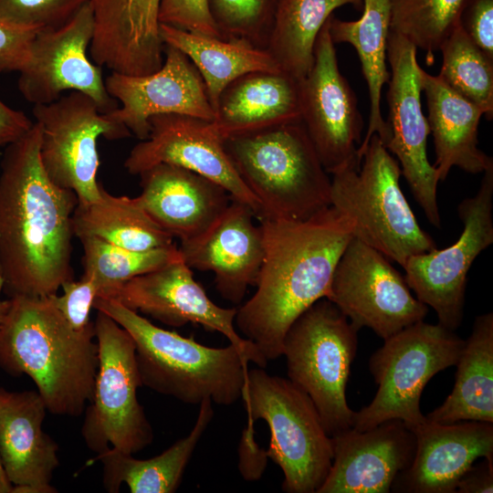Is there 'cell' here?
Masks as SVG:
<instances>
[{"mask_svg":"<svg viewBox=\"0 0 493 493\" xmlns=\"http://www.w3.org/2000/svg\"><path fill=\"white\" fill-rule=\"evenodd\" d=\"M33 123L23 111L12 109L0 100V147L20 138Z\"/></svg>","mask_w":493,"mask_h":493,"instance_id":"obj_45","label":"cell"},{"mask_svg":"<svg viewBox=\"0 0 493 493\" xmlns=\"http://www.w3.org/2000/svg\"><path fill=\"white\" fill-rule=\"evenodd\" d=\"M11 300L10 299H2V294L0 293V327L5 320V317L9 309Z\"/></svg>","mask_w":493,"mask_h":493,"instance_id":"obj_47","label":"cell"},{"mask_svg":"<svg viewBox=\"0 0 493 493\" xmlns=\"http://www.w3.org/2000/svg\"><path fill=\"white\" fill-rule=\"evenodd\" d=\"M72 222L79 239L97 237L132 250L174 245V237L150 217L137 197L115 196L103 186L97 201L77 205Z\"/></svg>","mask_w":493,"mask_h":493,"instance_id":"obj_32","label":"cell"},{"mask_svg":"<svg viewBox=\"0 0 493 493\" xmlns=\"http://www.w3.org/2000/svg\"><path fill=\"white\" fill-rule=\"evenodd\" d=\"M458 25L465 34L493 59V0H466Z\"/></svg>","mask_w":493,"mask_h":493,"instance_id":"obj_42","label":"cell"},{"mask_svg":"<svg viewBox=\"0 0 493 493\" xmlns=\"http://www.w3.org/2000/svg\"><path fill=\"white\" fill-rule=\"evenodd\" d=\"M214 110L223 140L301 121L299 80L283 71L244 74L222 90Z\"/></svg>","mask_w":493,"mask_h":493,"instance_id":"obj_26","label":"cell"},{"mask_svg":"<svg viewBox=\"0 0 493 493\" xmlns=\"http://www.w3.org/2000/svg\"><path fill=\"white\" fill-rule=\"evenodd\" d=\"M416 47L403 36L389 31L387 59L391 68L387 101L390 136L384 147L395 155L401 173L429 223L441 227L437 203L438 174L426 154L430 134L421 105V67Z\"/></svg>","mask_w":493,"mask_h":493,"instance_id":"obj_14","label":"cell"},{"mask_svg":"<svg viewBox=\"0 0 493 493\" xmlns=\"http://www.w3.org/2000/svg\"><path fill=\"white\" fill-rule=\"evenodd\" d=\"M346 5H361L362 0H277L266 49L279 69L298 80L304 79L313 65L321 27Z\"/></svg>","mask_w":493,"mask_h":493,"instance_id":"obj_33","label":"cell"},{"mask_svg":"<svg viewBox=\"0 0 493 493\" xmlns=\"http://www.w3.org/2000/svg\"><path fill=\"white\" fill-rule=\"evenodd\" d=\"M165 58L156 71L144 76L117 72L105 79L109 94L121 104L105 113L141 141L150 131L149 120L159 114H183L213 121L215 111L205 82L178 48L164 45Z\"/></svg>","mask_w":493,"mask_h":493,"instance_id":"obj_19","label":"cell"},{"mask_svg":"<svg viewBox=\"0 0 493 493\" xmlns=\"http://www.w3.org/2000/svg\"><path fill=\"white\" fill-rule=\"evenodd\" d=\"M493 462L483 461L472 465L460 477L456 493H492Z\"/></svg>","mask_w":493,"mask_h":493,"instance_id":"obj_44","label":"cell"},{"mask_svg":"<svg viewBox=\"0 0 493 493\" xmlns=\"http://www.w3.org/2000/svg\"><path fill=\"white\" fill-rule=\"evenodd\" d=\"M442 67L438 77L453 90L478 106L488 120L493 117V59H490L459 25L440 46Z\"/></svg>","mask_w":493,"mask_h":493,"instance_id":"obj_35","label":"cell"},{"mask_svg":"<svg viewBox=\"0 0 493 493\" xmlns=\"http://www.w3.org/2000/svg\"><path fill=\"white\" fill-rule=\"evenodd\" d=\"M47 405L35 391L0 387V460L12 493H54L58 444L43 430Z\"/></svg>","mask_w":493,"mask_h":493,"instance_id":"obj_23","label":"cell"},{"mask_svg":"<svg viewBox=\"0 0 493 493\" xmlns=\"http://www.w3.org/2000/svg\"><path fill=\"white\" fill-rule=\"evenodd\" d=\"M421 85L435 144L433 165L439 181L446 180L452 167L477 174L492 166L493 159L478 148L477 131L483 110L423 68Z\"/></svg>","mask_w":493,"mask_h":493,"instance_id":"obj_27","label":"cell"},{"mask_svg":"<svg viewBox=\"0 0 493 493\" xmlns=\"http://www.w3.org/2000/svg\"><path fill=\"white\" fill-rule=\"evenodd\" d=\"M99 366L81 433L95 453L109 447L135 454L152 444L153 430L137 397L142 386L130 333L99 311L94 321Z\"/></svg>","mask_w":493,"mask_h":493,"instance_id":"obj_10","label":"cell"},{"mask_svg":"<svg viewBox=\"0 0 493 493\" xmlns=\"http://www.w3.org/2000/svg\"><path fill=\"white\" fill-rule=\"evenodd\" d=\"M334 45L327 20L316 39L313 65L299 80L301 123L330 174L361 163L357 149L363 128L356 96L340 72Z\"/></svg>","mask_w":493,"mask_h":493,"instance_id":"obj_16","label":"cell"},{"mask_svg":"<svg viewBox=\"0 0 493 493\" xmlns=\"http://www.w3.org/2000/svg\"><path fill=\"white\" fill-rule=\"evenodd\" d=\"M89 2L94 13L89 56L95 64L130 76L148 75L162 67L161 0Z\"/></svg>","mask_w":493,"mask_h":493,"instance_id":"obj_24","label":"cell"},{"mask_svg":"<svg viewBox=\"0 0 493 493\" xmlns=\"http://www.w3.org/2000/svg\"><path fill=\"white\" fill-rule=\"evenodd\" d=\"M13 485L7 479L0 460V493H12Z\"/></svg>","mask_w":493,"mask_h":493,"instance_id":"obj_46","label":"cell"},{"mask_svg":"<svg viewBox=\"0 0 493 493\" xmlns=\"http://www.w3.org/2000/svg\"><path fill=\"white\" fill-rule=\"evenodd\" d=\"M105 298L171 327L194 323L206 330L218 331L236 346L249 362L260 368L267 364V360L257 346L236 330L237 309L215 304L194 280L192 269L182 257L125 281Z\"/></svg>","mask_w":493,"mask_h":493,"instance_id":"obj_17","label":"cell"},{"mask_svg":"<svg viewBox=\"0 0 493 493\" xmlns=\"http://www.w3.org/2000/svg\"><path fill=\"white\" fill-rule=\"evenodd\" d=\"M330 438L332 463L318 493H389L416 450L414 432L399 419L364 431L351 427Z\"/></svg>","mask_w":493,"mask_h":493,"instance_id":"obj_20","label":"cell"},{"mask_svg":"<svg viewBox=\"0 0 493 493\" xmlns=\"http://www.w3.org/2000/svg\"><path fill=\"white\" fill-rule=\"evenodd\" d=\"M454 387L425 417L439 424L493 423V314L476 317L457 360Z\"/></svg>","mask_w":493,"mask_h":493,"instance_id":"obj_30","label":"cell"},{"mask_svg":"<svg viewBox=\"0 0 493 493\" xmlns=\"http://www.w3.org/2000/svg\"><path fill=\"white\" fill-rule=\"evenodd\" d=\"M197 419L189 435L179 439L162 454L137 459L109 447L88 462L96 461L103 467V486L108 492H119L126 484L131 493H173L179 488L184 469L214 416L213 402L205 400L200 404Z\"/></svg>","mask_w":493,"mask_h":493,"instance_id":"obj_28","label":"cell"},{"mask_svg":"<svg viewBox=\"0 0 493 493\" xmlns=\"http://www.w3.org/2000/svg\"><path fill=\"white\" fill-rule=\"evenodd\" d=\"M83 248V275L99 287L98 298H105L125 281L161 268L182 257L174 245L148 250H132L97 237L79 238Z\"/></svg>","mask_w":493,"mask_h":493,"instance_id":"obj_34","label":"cell"},{"mask_svg":"<svg viewBox=\"0 0 493 493\" xmlns=\"http://www.w3.org/2000/svg\"><path fill=\"white\" fill-rule=\"evenodd\" d=\"M398 161L377 134L368 142L361 163L332 173L331 206L353 225V236L402 267L414 255L435 249L400 187Z\"/></svg>","mask_w":493,"mask_h":493,"instance_id":"obj_6","label":"cell"},{"mask_svg":"<svg viewBox=\"0 0 493 493\" xmlns=\"http://www.w3.org/2000/svg\"><path fill=\"white\" fill-rule=\"evenodd\" d=\"M362 16L344 21L331 15L328 19L330 36L334 44L349 43L356 50L362 64L370 96V118L364 140L357 149L361 161L365 147L373 134L384 145L390 131L381 111L382 89L390 79L387 70V40L390 31V0H362Z\"/></svg>","mask_w":493,"mask_h":493,"instance_id":"obj_29","label":"cell"},{"mask_svg":"<svg viewBox=\"0 0 493 493\" xmlns=\"http://www.w3.org/2000/svg\"><path fill=\"white\" fill-rule=\"evenodd\" d=\"M265 255L255 294L236 325L267 360L282 355L293 321L327 298L335 267L352 238V222L333 206L302 221L260 219Z\"/></svg>","mask_w":493,"mask_h":493,"instance_id":"obj_2","label":"cell"},{"mask_svg":"<svg viewBox=\"0 0 493 493\" xmlns=\"http://www.w3.org/2000/svg\"><path fill=\"white\" fill-rule=\"evenodd\" d=\"M10 300L0 327V368L28 375L51 414L80 415L92 398L99 366L94 322L74 330L50 296Z\"/></svg>","mask_w":493,"mask_h":493,"instance_id":"obj_3","label":"cell"},{"mask_svg":"<svg viewBox=\"0 0 493 493\" xmlns=\"http://www.w3.org/2000/svg\"><path fill=\"white\" fill-rule=\"evenodd\" d=\"M358 330L327 298L302 312L282 345L288 380L314 404L330 436L352 427L346 387L358 350Z\"/></svg>","mask_w":493,"mask_h":493,"instance_id":"obj_8","label":"cell"},{"mask_svg":"<svg viewBox=\"0 0 493 493\" xmlns=\"http://www.w3.org/2000/svg\"><path fill=\"white\" fill-rule=\"evenodd\" d=\"M32 112L40 129L42 166L49 179L74 192L78 204L97 201L102 187L97 178L98 139H122L131 131L109 119L90 97L79 91L34 105Z\"/></svg>","mask_w":493,"mask_h":493,"instance_id":"obj_11","label":"cell"},{"mask_svg":"<svg viewBox=\"0 0 493 493\" xmlns=\"http://www.w3.org/2000/svg\"><path fill=\"white\" fill-rule=\"evenodd\" d=\"M241 398L247 424L264 420L270 431L267 457L282 470V490L318 493L331 467V438L311 399L288 379L263 368L247 371Z\"/></svg>","mask_w":493,"mask_h":493,"instance_id":"obj_7","label":"cell"},{"mask_svg":"<svg viewBox=\"0 0 493 493\" xmlns=\"http://www.w3.org/2000/svg\"><path fill=\"white\" fill-rule=\"evenodd\" d=\"M384 342L370 358L369 369L378 385L372 402L355 412L352 428L364 431L399 419L410 428L425 419L420 399L427 383L456 364L465 341L439 323H414Z\"/></svg>","mask_w":493,"mask_h":493,"instance_id":"obj_9","label":"cell"},{"mask_svg":"<svg viewBox=\"0 0 493 493\" xmlns=\"http://www.w3.org/2000/svg\"><path fill=\"white\" fill-rule=\"evenodd\" d=\"M262 218L307 220L331 205V180L301 121L224 140Z\"/></svg>","mask_w":493,"mask_h":493,"instance_id":"obj_5","label":"cell"},{"mask_svg":"<svg viewBox=\"0 0 493 493\" xmlns=\"http://www.w3.org/2000/svg\"><path fill=\"white\" fill-rule=\"evenodd\" d=\"M160 37L164 45L181 50L196 68L213 109L222 90L238 77L255 71H281L266 48L245 39L207 37L164 24H160Z\"/></svg>","mask_w":493,"mask_h":493,"instance_id":"obj_31","label":"cell"},{"mask_svg":"<svg viewBox=\"0 0 493 493\" xmlns=\"http://www.w3.org/2000/svg\"><path fill=\"white\" fill-rule=\"evenodd\" d=\"M89 0H0V18L24 27L57 28Z\"/></svg>","mask_w":493,"mask_h":493,"instance_id":"obj_38","label":"cell"},{"mask_svg":"<svg viewBox=\"0 0 493 493\" xmlns=\"http://www.w3.org/2000/svg\"><path fill=\"white\" fill-rule=\"evenodd\" d=\"M149 123L148 137L131 149L124 162L129 173L139 175L160 163L188 169L221 185L260 218V205L238 175L213 121L183 114H159L151 117Z\"/></svg>","mask_w":493,"mask_h":493,"instance_id":"obj_18","label":"cell"},{"mask_svg":"<svg viewBox=\"0 0 493 493\" xmlns=\"http://www.w3.org/2000/svg\"><path fill=\"white\" fill-rule=\"evenodd\" d=\"M223 38H241L266 48L277 0H207Z\"/></svg>","mask_w":493,"mask_h":493,"instance_id":"obj_37","label":"cell"},{"mask_svg":"<svg viewBox=\"0 0 493 493\" xmlns=\"http://www.w3.org/2000/svg\"><path fill=\"white\" fill-rule=\"evenodd\" d=\"M158 18L160 24L223 38L211 16L207 0H161Z\"/></svg>","mask_w":493,"mask_h":493,"instance_id":"obj_40","label":"cell"},{"mask_svg":"<svg viewBox=\"0 0 493 493\" xmlns=\"http://www.w3.org/2000/svg\"><path fill=\"white\" fill-rule=\"evenodd\" d=\"M255 216L249 205L232 198L204 233L178 247L191 269L214 273L217 291L234 304L256 285L264 259L263 232Z\"/></svg>","mask_w":493,"mask_h":493,"instance_id":"obj_21","label":"cell"},{"mask_svg":"<svg viewBox=\"0 0 493 493\" xmlns=\"http://www.w3.org/2000/svg\"><path fill=\"white\" fill-rule=\"evenodd\" d=\"M254 425L246 424L239 445V469L246 480H256L262 475L267 455L255 441Z\"/></svg>","mask_w":493,"mask_h":493,"instance_id":"obj_43","label":"cell"},{"mask_svg":"<svg viewBox=\"0 0 493 493\" xmlns=\"http://www.w3.org/2000/svg\"><path fill=\"white\" fill-rule=\"evenodd\" d=\"M93 33L89 1L65 25L38 30L29 60L19 72L17 86L25 100L34 105L47 104L64 91H79L90 97L102 113L115 110L118 101L106 89L101 67L87 53Z\"/></svg>","mask_w":493,"mask_h":493,"instance_id":"obj_15","label":"cell"},{"mask_svg":"<svg viewBox=\"0 0 493 493\" xmlns=\"http://www.w3.org/2000/svg\"><path fill=\"white\" fill-rule=\"evenodd\" d=\"M93 308L112 318L135 343L142 386L188 404L208 399L231 405L241 398L249 362L234 344L203 345L162 329L120 302L97 298Z\"/></svg>","mask_w":493,"mask_h":493,"instance_id":"obj_4","label":"cell"},{"mask_svg":"<svg viewBox=\"0 0 493 493\" xmlns=\"http://www.w3.org/2000/svg\"><path fill=\"white\" fill-rule=\"evenodd\" d=\"M39 149L34 122L6 145L0 164V293L7 299L57 294L73 278L78 198L49 179Z\"/></svg>","mask_w":493,"mask_h":493,"instance_id":"obj_1","label":"cell"},{"mask_svg":"<svg viewBox=\"0 0 493 493\" xmlns=\"http://www.w3.org/2000/svg\"><path fill=\"white\" fill-rule=\"evenodd\" d=\"M411 430L416 438L414 457L394 479L393 492L456 493L460 477L477 458L493 462V423L439 424L425 417Z\"/></svg>","mask_w":493,"mask_h":493,"instance_id":"obj_22","label":"cell"},{"mask_svg":"<svg viewBox=\"0 0 493 493\" xmlns=\"http://www.w3.org/2000/svg\"><path fill=\"white\" fill-rule=\"evenodd\" d=\"M61 288V296L50 295L52 302L74 330H85L92 324L89 319L90 309L100 290L96 281L82 275L79 280L69 279L63 283Z\"/></svg>","mask_w":493,"mask_h":493,"instance_id":"obj_39","label":"cell"},{"mask_svg":"<svg viewBox=\"0 0 493 493\" xmlns=\"http://www.w3.org/2000/svg\"><path fill=\"white\" fill-rule=\"evenodd\" d=\"M466 0H390V31L397 33L426 52H434L458 26Z\"/></svg>","mask_w":493,"mask_h":493,"instance_id":"obj_36","label":"cell"},{"mask_svg":"<svg viewBox=\"0 0 493 493\" xmlns=\"http://www.w3.org/2000/svg\"><path fill=\"white\" fill-rule=\"evenodd\" d=\"M493 165L483 173L476 195L457 207L464 228L451 246L410 257L403 268L416 298L436 313L438 323L455 331L462 323L467 273L493 243Z\"/></svg>","mask_w":493,"mask_h":493,"instance_id":"obj_12","label":"cell"},{"mask_svg":"<svg viewBox=\"0 0 493 493\" xmlns=\"http://www.w3.org/2000/svg\"><path fill=\"white\" fill-rule=\"evenodd\" d=\"M327 299L358 330L369 328L383 340L428 312L390 260L354 236L335 267Z\"/></svg>","mask_w":493,"mask_h":493,"instance_id":"obj_13","label":"cell"},{"mask_svg":"<svg viewBox=\"0 0 493 493\" xmlns=\"http://www.w3.org/2000/svg\"><path fill=\"white\" fill-rule=\"evenodd\" d=\"M38 30L0 18V72L23 69L29 60L31 45Z\"/></svg>","mask_w":493,"mask_h":493,"instance_id":"obj_41","label":"cell"},{"mask_svg":"<svg viewBox=\"0 0 493 493\" xmlns=\"http://www.w3.org/2000/svg\"><path fill=\"white\" fill-rule=\"evenodd\" d=\"M137 196L150 217L181 242L204 233L232 200L219 184L188 169L156 164L139 174Z\"/></svg>","mask_w":493,"mask_h":493,"instance_id":"obj_25","label":"cell"}]
</instances>
